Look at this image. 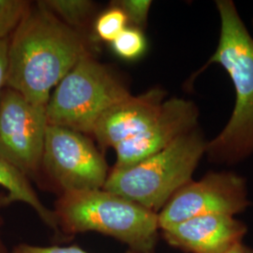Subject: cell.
Returning a JSON list of instances; mask_svg holds the SVG:
<instances>
[{
  "label": "cell",
  "instance_id": "cell-1",
  "mask_svg": "<svg viewBox=\"0 0 253 253\" xmlns=\"http://www.w3.org/2000/svg\"><path fill=\"white\" fill-rule=\"evenodd\" d=\"M86 54L81 34L39 1L9 39L6 87L46 108L55 86Z\"/></svg>",
  "mask_w": 253,
  "mask_h": 253
},
{
  "label": "cell",
  "instance_id": "cell-2",
  "mask_svg": "<svg viewBox=\"0 0 253 253\" xmlns=\"http://www.w3.org/2000/svg\"><path fill=\"white\" fill-rule=\"evenodd\" d=\"M220 36L208 64L225 69L235 86V105L226 126L207 143L206 153L215 163H234L253 153V39L231 0L216 2Z\"/></svg>",
  "mask_w": 253,
  "mask_h": 253
},
{
  "label": "cell",
  "instance_id": "cell-3",
  "mask_svg": "<svg viewBox=\"0 0 253 253\" xmlns=\"http://www.w3.org/2000/svg\"><path fill=\"white\" fill-rule=\"evenodd\" d=\"M53 211L62 237L96 232L138 253L154 252L161 232L157 213L103 189L63 193Z\"/></svg>",
  "mask_w": 253,
  "mask_h": 253
},
{
  "label": "cell",
  "instance_id": "cell-4",
  "mask_svg": "<svg viewBox=\"0 0 253 253\" xmlns=\"http://www.w3.org/2000/svg\"><path fill=\"white\" fill-rule=\"evenodd\" d=\"M207 143L194 128L162 151L125 169H112L103 190L159 213L172 195L192 180Z\"/></svg>",
  "mask_w": 253,
  "mask_h": 253
},
{
  "label": "cell",
  "instance_id": "cell-5",
  "mask_svg": "<svg viewBox=\"0 0 253 253\" xmlns=\"http://www.w3.org/2000/svg\"><path fill=\"white\" fill-rule=\"evenodd\" d=\"M130 95L116 73L86 54L52 92L46 106L48 125L91 135L100 117Z\"/></svg>",
  "mask_w": 253,
  "mask_h": 253
},
{
  "label": "cell",
  "instance_id": "cell-6",
  "mask_svg": "<svg viewBox=\"0 0 253 253\" xmlns=\"http://www.w3.org/2000/svg\"><path fill=\"white\" fill-rule=\"evenodd\" d=\"M109 172L104 156L85 134L48 125L40 183H48L59 195L99 190L103 189Z\"/></svg>",
  "mask_w": 253,
  "mask_h": 253
},
{
  "label": "cell",
  "instance_id": "cell-7",
  "mask_svg": "<svg viewBox=\"0 0 253 253\" xmlns=\"http://www.w3.org/2000/svg\"><path fill=\"white\" fill-rule=\"evenodd\" d=\"M48 126L46 108L8 87L0 97V155L40 183Z\"/></svg>",
  "mask_w": 253,
  "mask_h": 253
},
{
  "label": "cell",
  "instance_id": "cell-8",
  "mask_svg": "<svg viewBox=\"0 0 253 253\" xmlns=\"http://www.w3.org/2000/svg\"><path fill=\"white\" fill-rule=\"evenodd\" d=\"M247 185L235 172H209L177 190L158 213L160 230L206 215L235 216L249 207Z\"/></svg>",
  "mask_w": 253,
  "mask_h": 253
},
{
  "label": "cell",
  "instance_id": "cell-9",
  "mask_svg": "<svg viewBox=\"0 0 253 253\" xmlns=\"http://www.w3.org/2000/svg\"><path fill=\"white\" fill-rule=\"evenodd\" d=\"M199 111L190 100L172 98L163 101L156 118L138 135L115 148L117 161L113 169H125L162 151L196 128Z\"/></svg>",
  "mask_w": 253,
  "mask_h": 253
},
{
  "label": "cell",
  "instance_id": "cell-10",
  "mask_svg": "<svg viewBox=\"0 0 253 253\" xmlns=\"http://www.w3.org/2000/svg\"><path fill=\"white\" fill-rule=\"evenodd\" d=\"M247 226L233 216L192 217L161 230L163 239L187 253H223L242 243Z\"/></svg>",
  "mask_w": 253,
  "mask_h": 253
},
{
  "label": "cell",
  "instance_id": "cell-11",
  "mask_svg": "<svg viewBox=\"0 0 253 253\" xmlns=\"http://www.w3.org/2000/svg\"><path fill=\"white\" fill-rule=\"evenodd\" d=\"M165 97L166 93L160 87L130 95L100 117L91 135L101 147L115 149L145 129L160 112Z\"/></svg>",
  "mask_w": 253,
  "mask_h": 253
},
{
  "label": "cell",
  "instance_id": "cell-12",
  "mask_svg": "<svg viewBox=\"0 0 253 253\" xmlns=\"http://www.w3.org/2000/svg\"><path fill=\"white\" fill-rule=\"evenodd\" d=\"M0 186L7 191V195L0 200V206H8L16 202L26 204L36 212L46 226L54 231L56 237H62L54 211L47 208L39 198L27 176L1 155Z\"/></svg>",
  "mask_w": 253,
  "mask_h": 253
},
{
  "label": "cell",
  "instance_id": "cell-13",
  "mask_svg": "<svg viewBox=\"0 0 253 253\" xmlns=\"http://www.w3.org/2000/svg\"><path fill=\"white\" fill-rule=\"evenodd\" d=\"M41 2L55 17L77 32L90 18L95 7V4L89 0H45Z\"/></svg>",
  "mask_w": 253,
  "mask_h": 253
},
{
  "label": "cell",
  "instance_id": "cell-14",
  "mask_svg": "<svg viewBox=\"0 0 253 253\" xmlns=\"http://www.w3.org/2000/svg\"><path fill=\"white\" fill-rule=\"evenodd\" d=\"M126 27V15L117 5L113 4L96 19L94 33L100 41L112 43Z\"/></svg>",
  "mask_w": 253,
  "mask_h": 253
},
{
  "label": "cell",
  "instance_id": "cell-15",
  "mask_svg": "<svg viewBox=\"0 0 253 253\" xmlns=\"http://www.w3.org/2000/svg\"><path fill=\"white\" fill-rule=\"evenodd\" d=\"M146 39L141 29L126 27L112 42L114 52L125 60H135L146 51Z\"/></svg>",
  "mask_w": 253,
  "mask_h": 253
},
{
  "label": "cell",
  "instance_id": "cell-16",
  "mask_svg": "<svg viewBox=\"0 0 253 253\" xmlns=\"http://www.w3.org/2000/svg\"><path fill=\"white\" fill-rule=\"evenodd\" d=\"M31 7L25 0H0V39L9 40Z\"/></svg>",
  "mask_w": 253,
  "mask_h": 253
},
{
  "label": "cell",
  "instance_id": "cell-17",
  "mask_svg": "<svg viewBox=\"0 0 253 253\" xmlns=\"http://www.w3.org/2000/svg\"><path fill=\"white\" fill-rule=\"evenodd\" d=\"M119 9L126 15L127 23H130L131 27H145L148 13L152 5L150 0H120L115 2Z\"/></svg>",
  "mask_w": 253,
  "mask_h": 253
},
{
  "label": "cell",
  "instance_id": "cell-18",
  "mask_svg": "<svg viewBox=\"0 0 253 253\" xmlns=\"http://www.w3.org/2000/svg\"><path fill=\"white\" fill-rule=\"evenodd\" d=\"M11 253H90L83 250L77 245L67 247L60 246H35V245L19 244L15 246ZM126 253H138L128 250Z\"/></svg>",
  "mask_w": 253,
  "mask_h": 253
},
{
  "label": "cell",
  "instance_id": "cell-19",
  "mask_svg": "<svg viewBox=\"0 0 253 253\" xmlns=\"http://www.w3.org/2000/svg\"><path fill=\"white\" fill-rule=\"evenodd\" d=\"M9 40L0 39V97L6 87V79L8 73V52Z\"/></svg>",
  "mask_w": 253,
  "mask_h": 253
},
{
  "label": "cell",
  "instance_id": "cell-20",
  "mask_svg": "<svg viewBox=\"0 0 253 253\" xmlns=\"http://www.w3.org/2000/svg\"><path fill=\"white\" fill-rule=\"evenodd\" d=\"M223 253H253V249L240 243L235 245V247L231 248L230 250Z\"/></svg>",
  "mask_w": 253,
  "mask_h": 253
},
{
  "label": "cell",
  "instance_id": "cell-21",
  "mask_svg": "<svg viewBox=\"0 0 253 253\" xmlns=\"http://www.w3.org/2000/svg\"><path fill=\"white\" fill-rule=\"evenodd\" d=\"M3 224H4V220H3L2 217L0 216V253H8L9 252H8V249H7L6 245H5L4 240H3L2 232H1V229H2Z\"/></svg>",
  "mask_w": 253,
  "mask_h": 253
},
{
  "label": "cell",
  "instance_id": "cell-22",
  "mask_svg": "<svg viewBox=\"0 0 253 253\" xmlns=\"http://www.w3.org/2000/svg\"><path fill=\"white\" fill-rule=\"evenodd\" d=\"M155 253V252H151V253Z\"/></svg>",
  "mask_w": 253,
  "mask_h": 253
}]
</instances>
